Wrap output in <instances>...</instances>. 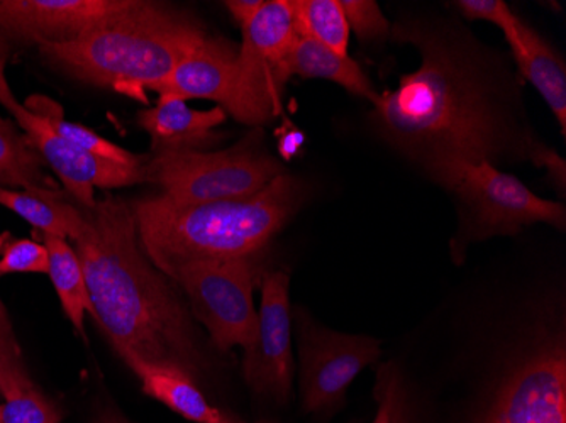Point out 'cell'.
<instances>
[{"mask_svg":"<svg viewBox=\"0 0 566 423\" xmlns=\"http://www.w3.org/2000/svg\"><path fill=\"white\" fill-rule=\"evenodd\" d=\"M135 4L136 0H0V50L75 40Z\"/></svg>","mask_w":566,"mask_h":423,"instance_id":"obj_13","label":"cell"},{"mask_svg":"<svg viewBox=\"0 0 566 423\" xmlns=\"http://www.w3.org/2000/svg\"><path fill=\"white\" fill-rule=\"evenodd\" d=\"M291 276L265 272L260 278L259 327L253 346L244 351L243 377L256 396L283 405L294 381L292 356Z\"/></svg>","mask_w":566,"mask_h":423,"instance_id":"obj_12","label":"cell"},{"mask_svg":"<svg viewBox=\"0 0 566 423\" xmlns=\"http://www.w3.org/2000/svg\"><path fill=\"white\" fill-rule=\"evenodd\" d=\"M349 31L359 43L380 44L389 40L392 25L375 0H339Z\"/></svg>","mask_w":566,"mask_h":423,"instance_id":"obj_25","label":"cell"},{"mask_svg":"<svg viewBox=\"0 0 566 423\" xmlns=\"http://www.w3.org/2000/svg\"><path fill=\"white\" fill-rule=\"evenodd\" d=\"M480 423H566V348L546 337L509 369Z\"/></svg>","mask_w":566,"mask_h":423,"instance_id":"obj_10","label":"cell"},{"mask_svg":"<svg viewBox=\"0 0 566 423\" xmlns=\"http://www.w3.org/2000/svg\"><path fill=\"white\" fill-rule=\"evenodd\" d=\"M454 8L469 21L491 22L497 25L502 33L516 19V12L512 11L504 0H458Z\"/></svg>","mask_w":566,"mask_h":423,"instance_id":"obj_29","label":"cell"},{"mask_svg":"<svg viewBox=\"0 0 566 423\" xmlns=\"http://www.w3.org/2000/svg\"><path fill=\"white\" fill-rule=\"evenodd\" d=\"M305 199L304 183L283 173L247 200L182 207L157 195L132 205L146 256L171 279L184 264L262 254Z\"/></svg>","mask_w":566,"mask_h":423,"instance_id":"obj_3","label":"cell"},{"mask_svg":"<svg viewBox=\"0 0 566 423\" xmlns=\"http://www.w3.org/2000/svg\"><path fill=\"white\" fill-rule=\"evenodd\" d=\"M0 276L12 273H46L50 256L43 243L31 240H11L2 244Z\"/></svg>","mask_w":566,"mask_h":423,"instance_id":"obj_27","label":"cell"},{"mask_svg":"<svg viewBox=\"0 0 566 423\" xmlns=\"http://www.w3.org/2000/svg\"><path fill=\"white\" fill-rule=\"evenodd\" d=\"M511 47L512 60L521 75L539 92L553 116L558 120L559 130L566 133V66L558 51L516 15L504 31Z\"/></svg>","mask_w":566,"mask_h":423,"instance_id":"obj_16","label":"cell"},{"mask_svg":"<svg viewBox=\"0 0 566 423\" xmlns=\"http://www.w3.org/2000/svg\"><path fill=\"white\" fill-rule=\"evenodd\" d=\"M142 381L143 391L149 399L164 403L177 415L193 423H229L233 416L216 409L200 391L199 384L177 369L148 362L127 366Z\"/></svg>","mask_w":566,"mask_h":423,"instance_id":"obj_17","label":"cell"},{"mask_svg":"<svg viewBox=\"0 0 566 423\" xmlns=\"http://www.w3.org/2000/svg\"><path fill=\"white\" fill-rule=\"evenodd\" d=\"M229 423H247V422H241V420H237L233 416V419H231V422H229Z\"/></svg>","mask_w":566,"mask_h":423,"instance_id":"obj_35","label":"cell"},{"mask_svg":"<svg viewBox=\"0 0 566 423\" xmlns=\"http://www.w3.org/2000/svg\"><path fill=\"white\" fill-rule=\"evenodd\" d=\"M82 212L85 228L73 247L87 282L91 315L114 351L126 366L177 369L200 387L211 361L186 298L146 256L132 203L109 195Z\"/></svg>","mask_w":566,"mask_h":423,"instance_id":"obj_2","label":"cell"},{"mask_svg":"<svg viewBox=\"0 0 566 423\" xmlns=\"http://www.w3.org/2000/svg\"><path fill=\"white\" fill-rule=\"evenodd\" d=\"M241 31L233 117L260 127L279 116L283 91L292 76L289 56L298 36L292 0L265 2Z\"/></svg>","mask_w":566,"mask_h":423,"instance_id":"obj_8","label":"cell"},{"mask_svg":"<svg viewBox=\"0 0 566 423\" xmlns=\"http://www.w3.org/2000/svg\"><path fill=\"white\" fill-rule=\"evenodd\" d=\"M6 59H0V105L14 117L25 138L40 152L44 163L59 175L66 192L82 209L95 205V189L113 190L146 181L145 167L127 168L81 151L60 138L41 114L25 107L6 81Z\"/></svg>","mask_w":566,"mask_h":423,"instance_id":"obj_11","label":"cell"},{"mask_svg":"<svg viewBox=\"0 0 566 423\" xmlns=\"http://www.w3.org/2000/svg\"><path fill=\"white\" fill-rule=\"evenodd\" d=\"M238 46L224 38L208 36L165 81L148 91L158 97L206 98L218 102L226 114L237 107Z\"/></svg>","mask_w":566,"mask_h":423,"instance_id":"obj_14","label":"cell"},{"mask_svg":"<svg viewBox=\"0 0 566 423\" xmlns=\"http://www.w3.org/2000/svg\"><path fill=\"white\" fill-rule=\"evenodd\" d=\"M0 205L21 215L41 235H55L73 243L85 228L82 207L72 205L63 192L31 193L0 187Z\"/></svg>","mask_w":566,"mask_h":423,"instance_id":"obj_19","label":"cell"},{"mask_svg":"<svg viewBox=\"0 0 566 423\" xmlns=\"http://www.w3.org/2000/svg\"><path fill=\"white\" fill-rule=\"evenodd\" d=\"M0 423H62V413L34 388L0 405Z\"/></svg>","mask_w":566,"mask_h":423,"instance_id":"obj_26","label":"cell"},{"mask_svg":"<svg viewBox=\"0 0 566 423\" xmlns=\"http://www.w3.org/2000/svg\"><path fill=\"white\" fill-rule=\"evenodd\" d=\"M262 254L184 264L171 279L182 289L193 320L221 352L253 346L259 327L253 292L263 275Z\"/></svg>","mask_w":566,"mask_h":423,"instance_id":"obj_7","label":"cell"},{"mask_svg":"<svg viewBox=\"0 0 566 423\" xmlns=\"http://www.w3.org/2000/svg\"><path fill=\"white\" fill-rule=\"evenodd\" d=\"M44 160L11 120L0 117V187L31 193L62 192L44 173Z\"/></svg>","mask_w":566,"mask_h":423,"instance_id":"obj_20","label":"cell"},{"mask_svg":"<svg viewBox=\"0 0 566 423\" xmlns=\"http://www.w3.org/2000/svg\"><path fill=\"white\" fill-rule=\"evenodd\" d=\"M145 173L168 202L187 207L251 199L285 171L263 146L262 129H254L224 151L155 152Z\"/></svg>","mask_w":566,"mask_h":423,"instance_id":"obj_5","label":"cell"},{"mask_svg":"<svg viewBox=\"0 0 566 423\" xmlns=\"http://www.w3.org/2000/svg\"><path fill=\"white\" fill-rule=\"evenodd\" d=\"M392 41L418 50L421 66L378 94L371 123L436 184L461 163L530 161L537 139L521 109L520 81L469 31L400 21Z\"/></svg>","mask_w":566,"mask_h":423,"instance_id":"obj_1","label":"cell"},{"mask_svg":"<svg viewBox=\"0 0 566 423\" xmlns=\"http://www.w3.org/2000/svg\"><path fill=\"white\" fill-rule=\"evenodd\" d=\"M209 34L189 12L142 2L65 43H41L53 68L94 87L113 88L146 102V91L165 81Z\"/></svg>","mask_w":566,"mask_h":423,"instance_id":"obj_4","label":"cell"},{"mask_svg":"<svg viewBox=\"0 0 566 423\" xmlns=\"http://www.w3.org/2000/svg\"><path fill=\"white\" fill-rule=\"evenodd\" d=\"M36 384L25 371L18 343H12L4 334L0 332V393L4 399H14L18 394L34 390Z\"/></svg>","mask_w":566,"mask_h":423,"instance_id":"obj_28","label":"cell"},{"mask_svg":"<svg viewBox=\"0 0 566 423\" xmlns=\"http://www.w3.org/2000/svg\"><path fill=\"white\" fill-rule=\"evenodd\" d=\"M530 161L534 165V167L545 168V170L548 171L549 178L555 181V184H558L562 195H565V160H563L558 152L553 151V149L548 148V146L537 141L536 146H534L533 152H531Z\"/></svg>","mask_w":566,"mask_h":423,"instance_id":"obj_30","label":"cell"},{"mask_svg":"<svg viewBox=\"0 0 566 423\" xmlns=\"http://www.w3.org/2000/svg\"><path fill=\"white\" fill-rule=\"evenodd\" d=\"M291 75L301 78H321L338 84L356 97H364L374 104L378 92L364 68L349 59L338 55L313 38L298 34L289 56Z\"/></svg>","mask_w":566,"mask_h":423,"instance_id":"obj_18","label":"cell"},{"mask_svg":"<svg viewBox=\"0 0 566 423\" xmlns=\"http://www.w3.org/2000/svg\"><path fill=\"white\" fill-rule=\"evenodd\" d=\"M375 400L378 410L374 423H410L409 391L396 362L378 368Z\"/></svg>","mask_w":566,"mask_h":423,"instance_id":"obj_24","label":"cell"},{"mask_svg":"<svg viewBox=\"0 0 566 423\" xmlns=\"http://www.w3.org/2000/svg\"><path fill=\"white\" fill-rule=\"evenodd\" d=\"M305 145V136L302 130L295 129V127H289L283 129L282 135L279 139V152L283 160L289 161L301 152L302 146Z\"/></svg>","mask_w":566,"mask_h":423,"instance_id":"obj_32","label":"cell"},{"mask_svg":"<svg viewBox=\"0 0 566 423\" xmlns=\"http://www.w3.org/2000/svg\"><path fill=\"white\" fill-rule=\"evenodd\" d=\"M226 110L190 109L186 101L158 97V104L138 114V124L148 133L153 152L206 151L221 142L218 127L226 123Z\"/></svg>","mask_w":566,"mask_h":423,"instance_id":"obj_15","label":"cell"},{"mask_svg":"<svg viewBox=\"0 0 566 423\" xmlns=\"http://www.w3.org/2000/svg\"><path fill=\"white\" fill-rule=\"evenodd\" d=\"M298 34L313 38L338 55L349 56V31L339 0H292Z\"/></svg>","mask_w":566,"mask_h":423,"instance_id":"obj_22","label":"cell"},{"mask_svg":"<svg viewBox=\"0 0 566 423\" xmlns=\"http://www.w3.org/2000/svg\"><path fill=\"white\" fill-rule=\"evenodd\" d=\"M34 113L41 114L50 124L51 129L55 130L60 138L65 139L70 145L88 152V155L97 156L102 160L113 161V163L123 165L127 168H143L142 158L133 155L132 151L107 141L106 138L98 136L95 130L81 124L70 123L63 117L59 105L53 104L50 98L40 97L33 101Z\"/></svg>","mask_w":566,"mask_h":423,"instance_id":"obj_23","label":"cell"},{"mask_svg":"<svg viewBox=\"0 0 566 423\" xmlns=\"http://www.w3.org/2000/svg\"><path fill=\"white\" fill-rule=\"evenodd\" d=\"M50 256L51 283L55 286L63 311L76 332L85 339V314L91 311V298H88L87 282L84 269L75 247L62 237L55 235H41Z\"/></svg>","mask_w":566,"mask_h":423,"instance_id":"obj_21","label":"cell"},{"mask_svg":"<svg viewBox=\"0 0 566 423\" xmlns=\"http://www.w3.org/2000/svg\"><path fill=\"white\" fill-rule=\"evenodd\" d=\"M94 423H135L133 420L127 419L123 412L114 409V406H106V409H102L101 412H97L95 415Z\"/></svg>","mask_w":566,"mask_h":423,"instance_id":"obj_33","label":"cell"},{"mask_svg":"<svg viewBox=\"0 0 566 423\" xmlns=\"http://www.w3.org/2000/svg\"><path fill=\"white\" fill-rule=\"evenodd\" d=\"M301 396L305 413H333L346 390L367 366L380 359V342L370 336L324 329L297 315Z\"/></svg>","mask_w":566,"mask_h":423,"instance_id":"obj_9","label":"cell"},{"mask_svg":"<svg viewBox=\"0 0 566 423\" xmlns=\"http://www.w3.org/2000/svg\"><path fill=\"white\" fill-rule=\"evenodd\" d=\"M263 4H265L263 0H228V2H224L229 14L233 15L240 28H244L254 15L259 14Z\"/></svg>","mask_w":566,"mask_h":423,"instance_id":"obj_31","label":"cell"},{"mask_svg":"<svg viewBox=\"0 0 566 423\" xmlns=\"http://www.w3.org/2000/svg\"><path fill=\"white\" fill-rule=\"evenodd\" d=\"M438 184L458 200L460 246L494 235H514L527 225L565 229L563 203L542 199L520 178L486 161L458 165Z\"/></svg>","mask_w":566,"mask_h":423,"instance_id":"obj_6","label":"cell"},{"mask_svg":"<svg viewBox=\"0 0 566 423\" xmlns=\"http://www.w3.org/2000/svg\"><path fill=\"white\" fill-rule=\"evenodd\" d=\"M0 332L4 334L12 343H18L14 332H12L11 320H9L8 311H6L2 300H0Z\"/></svg>","mask_w":566,"mask_h":423,"instance_id":"obj_34","label":"cell"}]
</instances>
